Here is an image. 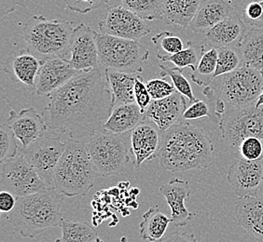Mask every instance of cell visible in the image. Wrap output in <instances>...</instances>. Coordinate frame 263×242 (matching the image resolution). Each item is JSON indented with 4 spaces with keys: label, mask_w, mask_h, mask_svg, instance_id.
Instances as JSON below:
<instances>
[{
    "label": "cell",
    "mask_w": 263,
    "mask_h": 242,
    "mask_svg": "<svg viewBox=\"0 0 263 242\" xmlns=\"http://www.w3.org/2000/svg\"><path fill=\"white\" fill-rule=\"evenodd\" d=\"M113 107L105 69L81 71L50 95L47 125L52 131L67 132L74 140L91 138L103 131Z\"/></svg>",
    "instance_id": "1"
},
{
    "label": "cell",
    "mask_w": 263,
    "mask_h": 242,
    "mask_svg": "<svg viewBox=\"0 0 263 242\" xmlns=\"http://www.w3.org/2000/svg\"><path fill=\"white\" fill-rule=\"evenodd\" d=\"M214 150L212 141L202 129L179 121L163 132L158 158L165 171L187 172L208 168Z\"/></svg>",
    "instance_id": "2"
},
{
    "label": "cell",
    "mask_w": 263,
    "mask_h": 242,
    "mask_svg": "<svg viewBox=\"0 0 263 242\" xmlns=\"http://www.w3.org/2000/svg\"><path fill=\"white\" fill-rule=\"evenodd\" d=\"M64 197L54 187L17 197L15 208L7 215V219L22 237L33 238L47 229L62 227Z\"/></svg>",
    "instance_id": "3"
},
{
    "label": "cell",
    "mask_w": 263,
    "mask_h": 242,
    "mask_svg": "<svg viewBox=\"0 0 263 242\" xmlns=\"http://www.w3.org/2000/svg\"><path fill=\"white\" fill-rule=\"evenodd\" d=\"M97 177L87 145L74 139L66 142V150L54 172L53 187L65 197L86 196Z\"/></svg>",
    "instance_id": "4"
},
{
    "label": "cell",
    "mask_w": 263,
    "mask_h": 242,
    "mask_svg": "<svg viewBox=\"0 0 263 242\" xmlns=\"http://www.w3.org/2000/svg\"><path fill=\"white\" fill-rule=\"evenodd\" d=\"M74 30V24L69 21L32 16L23 30L26 51L43 63L53 58L66 59Z\"/></svg>",
    "instance_id": "5"
},
{
    "label": "cell",
    "mask_w": 263,
    "mask_h": 242,
    "mask_svg": "<svg viewBox=\"0 0 263 242\" xmlns=\"http://www.w3.org/2000/svg\"><path fill=\"white\" fill-rule=\"evenodd\" d=\"M100 67L128 74L141 73L149 51L139 41L97 34Z\"/></svg>",
    "instance_id": "6"
},
{
    "label": "cell",
    "mask_w": 263,
    "mask_h": 242,
    "mask_svg": "<svg viewBox=\"0 0 263 242\" xmlns=\"http://www.w3.org/2000/svg\"><path fill=\"white\" fill-rule=\"evenodd\" d=\"M87 147L98 176H117L125 171L130 156L119 134L101 131L91 137Z\"/></svg>",
    "instance_id": "7"
},
{
    "label": "cell",
    "mask_w": 263,
    "mask_h": 242,
    "mask_svg": "<svg viewBox=\"0 0 263 242\" xmlns=\"http://www.w3.org/2000/svg\"><path fill=\"white\" fill-rule=\"evenodd\" d=\"M262 91L261 72L243 66L223 76L219 99L227 110L236 109L256 104Z\"/></svg>",
    "instance_id": "8"
},
{
    "label": "cell",
    "mask_w": 263,
    "mask_h": 242,
    "mask_svg": "<svg viewBox=\"0 0 263 242\" xmlns=\"http://www.w3.org/2000/svg\"><path fill=\"white\" fill-rule=\"evenodd\" d=\"M218 118L223 140L232 149L238 150L241 143L249 137L263 140V110L255 104L227 110Z\"/></svg>",
    "instance_id": "9"
},
{
    "label": "cell",
    "mask_w": 263,
    "mask_h": 242,
    "mask_svg": "<svg viewBox=\"0 0 263 242\" xmlns=\"http://www.w3.org/2000/svg\"><path fill=\"white\" fill-rule=\"evenodd\" d=\"M1 187L16 197H26L48 188L21 153L1 163Z\"/></svg>",
    "instance_id": "10"
},
{
    "label": "cell",
    "mask_w": 263,
    "mask_h": 242,
    "mask_svg": "<svg viewBox=\"0 0 263 242\" xmlns=\"http://www.w3.org/2000/svg\"><path fill=\"white\" fill-rule=\"evenodd\" d=\"M66 150V143L58 137L42 136L30 147L22 148L21 154L48 187H53L56 167Z\"/></svg>",
    "instance_id": "11"
},
{
    "label": "cell",
    "mask_w": 263,
    "mask_h": 242,
    "mask_svg": "<svg viewBox=\"0 0 263 242\" xmlns=\"http://www.w3.org/2000/svg\"><path fill=\"white\" fill-rule=\"evenodd\" d=\"M99 30L105 35L134 41H140L152 32L143 19L122 5L106 10L99 22Z\"/></svg>",
    "instance_id": "12"
},
{
    "label": "cell",
    "mask_w": 263,
    "mask_h": 242,
    "mask_svg": "<svg viewBox=\"0 0 263 242\" xmlns=\"http://www.w3.org/2000/svg\"><path fill=\"white\" fill-rule=\"evenodd\" d=\"M97 34L84 24L75 27L70 47L71 58L66 59L73 69L81 72L100 67Z\"/></svg>",
    "instance_id": "13"
},
{
    "label": "cell",
    "mask_w": 263,
    "mask_h": 242,
    "mask_svg": "<svg viewBox=\"0 0 263 242\" xmlns=\"http://www.w3.org/2000/svg\"><path fill=\"white\" fill-rule=\"evenodd\" d=\"M227 180L238 197H257L263 183L262 160L251 162L240 156L229 168Z\"/></svg>",
    "instance_id": "14"
},
{
    "label": "cell",
    "mask_w": 263,
    "mask_h": 242,
    "mask_svg": "<svg viewBox=\"0 0 263 242\" xmlns=\"http://www.w3.org/2000/svg\"><path fill=\"white\" fill-rule=\"evenodd\" d=\"M152 122H143L132 131L131 151L136 157L134 165L139 169L145 162L158 157L163 133Z\"/></svg>",
    "instance_id": "15"
},
{
    "label": "cell",
    "mask_w": 263,
    "mask_h": 242,
    "mask_svg": "<svg viewBox=\"0 0 263 242\" xmlns=\"http://www.w3.org/2000/svg\"><path fill=\"white\" fill-rule=\"evenodd\" d=\"M6 123L11 128L16 139L20 142L22 148L30 147L48 130L45 120L34 107L23 109L19 113L11 110Z\"/></svg>",
    "instance_id": "16"
},
{
    "label": "cell",
    "mask_w": 263,
    "mask_h": 242,
    "mask_svg": "<svg viewBox=\"0 0 263 242\" xmlns=\"http://www.w3.org/2000/svg\"><path fill=\"white\" fill-rule=\"evenodd\" d=\"M159 191L165 197L167 204L170 207V219L175 227H186L196 216L195 213L187 210L185 204L192 193L189 182L174 178L168 184L161 186Z\"/></svg>",
    "instance_id": "17"
},
{
    "label": "cell",
    "mask_w": 263,
    "mask_h": 242,
    "mask_svg": "<svg viewBox=\"0 0 263 242\" xmlns=\"http://www.w3.org/2000/svg\"><path fill=\"white\" fill-rule=\"evenodd\" d=\"M186 109L185 97L177 91L162 100L152 101L146 110V117L163 133L180 121Z\"/></svg>",
    "instance_id": "18"
},
{
    "label": "cell",
    "mask_w": 263,
    "mask_h": 242,
    "mask_svg": "<svg viewBox=\"0 0 263 242\" xmlns=\"http://www.w3.org/2000/svg\"><path fill=\"white\" fill-rule=\"evenodd\" d=\"M77 73L78 71L73 69L66 59L53 58L45 60L36 78L35 93L39 96H50L66 85Z\"/></svg>",
    "instance_id": "19"
},
{
    "label": "cell",
    "mask_w": 263,
    "mask_h": 242,
    "mask_svg": "<svg viewBox=\"0 0 263 242\" xmlns=\"http://www.w3.org/2000/svg\"><path fill=\"white\" fill-rule=\"evenodd\" d=\"M247 32L248 26L242 18L233 13L204 35L211 48H238Z\"/></svg>",
    "instance_id": "20"
},
{
    "label": "cell",
    "mask_w": 263,
    "mask_h": 242,
    "mask_svg": "<svg viewBox=\"0 0 263 242\" xmlns=\"http://www.w3.org/2000/svg\"><path fill=\"white\" fill-rule=\"evenodd\" d=\"M233 10V0H202L189 28L194 33L206 34L213 27L232 15Z\"/></svg>",
    "instance_id": "21"
},
{
    "label": "cell",
    "mask_w": 263,
    "mask_h": 242,
    "mask_svg": "<svg viewBox=\"0 0 263 242\" xmlns=\"http://www.w3.org/2000/svg\"><path fill=\"white\" fill-rule=\"evenodd\" d=\"M238 226L251 236L263 238V199L258 197H238L235 201Z\"/></svg>",
    "instance_id": "22"
},
{
    "label": "cell",
    "mask_w": 263,
    "mask_h": 242,
    "mask_svg": "<svg viewBox=\"0 0 263 242\" xmlns=\"http://www.w3.org/2000/svg\"><path fill=\"white\" fill-rule=\"evenodd\" d=\"M147 120L146 111L136 103L122 104L113 107L111 114L103 126V131L119 134L133 131Z\"/></svg>",
    "instance_id": "23"
},
{
    "label": "cell",
    "mask_w": 263,
    "mask_h": 242,
    "mask_svg": "<svg viewBox=\"0 0 263 242\" xmlns=\"http://www.w3.org/2000/svg\"><path fill=\"white\" fill-rule=\"evenodd\" d=\"M43 62L28 51H21L12 56L5 66V72L12 80L34 89L36 85V78Z\"/></svg>",
    "instance_id": "24"
},
{
    "label": "cell",
    "mask_w": 263,
    "mask_h": 242,
    "mask_svg": "<svg viewBox=\"0 0 263 242\" xmlns=\"http://www.w3.org/2000/svg\"><path fill=\"white\" fill-rule=\"evenodd\" d=\"M202 0H162L163 21L187 28L196 15Z\"/></svg>",
    "instance_id": "25"
},
{
    "label": "cell",
    "mask_w": 263,
    "mask_h": 242,
    "mask_svg": "<svg viewBox=\"0 0 263 242\" xmlns=\"http://www.w3.org/2000/svg\"><path fill=\"white\" fill-rule=\"evenodd\" d=\"M105 71L106 80L111 90L114 106L136 103L135 83L137 75L112 69H105Z\"/></svg>",
    "instance_id": "26"
},
{
    "label": "cell",
    "mask_w": 263,
    "mask_h": 242,
    "mask_svg": "<svg viewBox=\"0 0 263 242\" xmlns=\"http://www.w3.org/2000/svg\"><path fill=\"white\" fill-rule=\"evenodd\" d=\"M171 219L164 215L158 205L149 208L142 217L139 225V235L143 240L159 242L166 236L167 228Z\"/></svg>",
    "instance_id": "27"
},
{
    "label": "cell",
    "mask_w": 263,
    "mask_h": 242,
    "mask_svg": "<svg viewBox=\"0 0 263 242\" xmlns=\"http://www.w3.org/2000/svg\"><path fill=\"white\" fill-rule=\"evenodd\" d=\"M243 66L263 71V29L250 28L238 47Z\"/></svg>",
    "instance_id": "28"
},
{
    "label": "cell",
    "mask_w": 263,
    "mask_h": 242,
    "mask_svg": "<svg viewBox=\"0 0 263 242\" xmlns=\"http://www.w3.org/2000/svg\"><path fill=\"white\" fill-rule=\"evenodd\" d=\"M201 51L202 55L191 78L198 86L208 87L216 78L215 75L218 65V49L211 48L208 51H204V48L202 46Z\"/></svg>",
    "instance_id": "29"
},
{
    "label": "cell",
    "mask_w": 263,
    "mask_h": 242,
    "mask_svg": "<svg viewBox=\"0 0 263 242\" xmlns=\"http://www.w3.org/2000/svg\"><path fill=\"white\" fill-rule=\"evenodd\" d=\"M61 229L62 237L55 242H96L98 238L96 228L86 222L64 220Z\"/></svg>",
    "instance_id": "30"
},
{
    "label": "cell",
    "mask_w": 263,
    "mask_h": 242,
    "mask_svg": "<svg viewBox=\"0 0 263 242\" xmlns=\"http://www.w3.org/2000/svg\"><path fill=\"white\" fill-rule=\"evenodd\" d=\"M122 7L143 20L163 21L162 0H120Z\"/></svg>",
    "instance_id": "31"
},
{
    "label": "cell",
    "mask_w": 263,
    "mask_h": 242,
    "mask_svg": "<svg viewBox=\"0 0 263 242\" xmlns=\"http://www.w3.org/2000/svg\"><path fill=\"white\" fill-rule=\"evenodd\" d=\"M152 41L157 49L158 59L174 55L185 49L182 39L169 31H163L154 35Z\"/></svg>",
    "instance_id": "32"
},
{
    "label": "cell",
    "mask_w": 263,
    "mask_h": 242,
    "mask_svg": "<svg viewBox=\"0 0 263 242\" xmlns=\"http://www.w3.org/2000/svg\"><path fill=\"white\" fill-rule=\"evenodd\" d=\"M243 66L238 48L218 49V65L215 76H225Z\"/></svg>",
    "instance_id": "33"
},
{
    "label": "cell",
    "mask_w": 263,
    "mask_h": 242,
    "mask_svg": "<svg viewBox=\"0 0 263 242\" xmlns=\"http://www.w3.org/2000/svg\"><path fill=\"white\" fill-rule=\"evenodd\" d=\"M159 67L161 68V73L160 76L162 77L169 76L173 82V85L176 88L177 92L182 94L185 98H187L191 104H193L197 101L198 99L195 98L193 94V89L185 76L183 75L182 69H179L177 67L170 68L163 65H160Z\"/></svg>",
    "instance_id": "34"
},
{
    "label": "cell",
    "mask_w": 263,
    "mask_h": 242,
    "mask_svg": "<svg viewBox=\"0 0 263 242\" xmlns=\"http://www.w3.org/2000/svg\"><path fill=\"white\" fill-rule=\"evenodd\" d=\"M159 60L162 62H171L176 67L179 69L184 68H191L192 71H195L199 63L197 51L195 49V46L192 41H189L187 43V47L183 51L176 53L174 55L162 57Z\"/></svg>",
    "instance_id": "35"
},
{
    "label": "cell",
    "mask_w": 263,
    "mask_h": 242,
    "mask_svg": "<svg viewBox=\"0 0 263 242\" xmlns=\"http://www.w3.org/2000/svg\"><path fill=\"white\" fill-rule=\"evenodd\" d=\"M13 131L7 123L0 127V162H6L18 155V146Z\"/></svg>",
    "instance_id": "36"
},
{
    "label": "cell",
    "mask_w": 263,
    "mask_h": 242,
    "mask_svg": "<svg viewBox=\"0 0 263 242\" xmlns=\"http://www.w3.org/2000/svg\"><path fill=\"white\" fill-rule=\"evenodd\" d=\"M240 156L245 159L257 162L263 157V140L256 137L245 139L238 148Z\"/></svg>",
    "instance_id": "37"
},
{
    "label": "cell",
    "mask_w": 263,
    "mask_h": 242,
    "mask_svg": "<svg viewBox=\"0 0 263 242\" xmlns=\"http://www.w3.org/2000/svg\"><path fill=\"white\" fill-rule=\"evenodd\" d=\"M146 84H147V90L151 94L152 101L162 100L177 92L175 86L168 83L165 79L152 78L147 80Z\"/></svg>",
    "instance_id": "38"
},
{
    "label": "cell",
    "mask_w": 263,
    "mask_h": 242,
    "mask_svg": "<svg viewBox=\"0 0 263 242\" xmlns=\"http://www.w3.org/2000/svg\"><path fill=\"white\" fill-rule=\"evenodd\" d=\"M66 4V9L81 14H87L90 11L101 8L108 3L109 0H62Z\"/></svg>",
    "instance_id": "39"
},
{
    "label": "cell",
    "mask_w": 263,
    "mask_h": 242,
    "mask_svg": "<svg viewBox=\"0 0 263 242\" xmlns=\"http://www.w3.org/2000/svg\"><path fill=\"white\" fill-rule=\"evenodd\" d=\"M135 100L137 106L142 110L146 111L152 104V99L147 90V84L143 80V77L137 75L135 83Z\"/></svg>",
    "instance_id": "40"
},
{
    "label": "cell",
    "mask_w": 263,
    "mask_h": 242,
    "mask_svg": "<svg viewBox=\"0 0 263 242\" xmlns=\"http://www.w3.org/2000/svg\"><path fill=\"white\" fill-rule=\"evenodd\" d=\"M202 117H210L209 107L205 102L197 100L187 107L183 114L182 118L185 120H195Z\"/></svg>",
    "instance_id": "41"
},
{
    "label": "cell",
    "mask_w": 263,
    "mask_h": 242,
    "mask_svg": "<svg viewBox=\"0 0 263 242\" xmlns=\"http://www.w3.org/2000/svg\"><path fill=\"white\" fill-rule=\"evenodd\" d=\"M17 197L10 192L2 190L0 192V212L3 214H10L15 208Z\"/></svg>",
    "instance_id": "42"
},
{
    "label": "cell",
    "mask_w": 263,
    "mask_h": 242,
    "mask_svg": "<svg viewBox=\"0 0 263 242\" xmlns=\"http://www.w3.org/2000/svg\"><path fill=\"white\" fill-rule=\"evenodd\" d=\"M17 7L26 8V0H0V17L4 18L12 13Z\"/></svg>",
    "instance_id": "43"
},
{
    "label": "cell",
    "mask_w": 263,
    "mask_h": 242,
    "mask_svg": "<svg viewBox=\"0 0 263 242\" xmlns=\"http://www.w3.org/2000/svg\"><path fill=\"white\" fill-rule=\"evenodd\" d=\"M159 242H199V240L193 234L175 231L166 235Z\"/></svg>",
    "instance_id": "44"
},
{
    "label": "cell",
    "mask_w": 263,
    "mask_h": 242,
    "mask_svg": "<svg viewBox=\"0 0 263 242\" xmlns=\"http://www.w3.org/2000/svg\"><path fill=\"white\" fill-rule=\"evenodd\" d=\"M261 3H262L263 7V0H261ZM250 28H259V29H263V11L261 17H260V18L254 24V26H252V27H250Z\"/></svg>",
    "instance_id": "45"
},
{
    "label": "cell",
    "mask_w": 263,
    "mask_h": 242,
    "mask_svg": "<svg viewBox=\"0 0 263 242\" xmlns=\"http://www.w3.org/2000/svg\"><path fill=\"white\" fill-rule=\"evenodd\" d=\"M257 197H260V198H262L263 199V183L262 185H261V187L259 188V190H258Z\"/></svg>",
    "instance_id": "46"
},
{
    "label": "cell",
    "mask_w": 263,
    "mask_h": 242,
    "mask_svg": "<svg viewBox=\"0 0 263 242\" xmlns=\"http://www.w3.org/2000/svg\"><path fill=\"white\" fill-rule=\"evenodd\" d=\"M96 242H104L103 241V240H102L101 238H99V237H98V238H97V241Z\"/></svg>",
    "instance_id": "47"
},
{
    "label": "cell",
    "mask_w": 263,
    "mask_h": 242,
    "mask_svg": "<svg viewBox=\"0 0 263 242\" xmlns=\"http://www.w3.org/2000/svg\"><path fill=\"white\" fill-rule=\"evenodd\" d=\"M261 75H262V77H263V71H261Z\"/></svg>",
    "instance_id": "48"
},
{
    "label": "cell",
    "mask_w": 263,
    "mask_h": 242,
    "mask_svg": "<svg viewBox=\"0 0 263 242\" xmlns=\"http://www.w3.org/2000/svg\"><path fill=\"white\" fill-rule=\"evenodd\" d=\"M261 160H262V162H263V157H262V159H261Z\"/></svg>",
    "instance_id": "49"
}]
</instances>
